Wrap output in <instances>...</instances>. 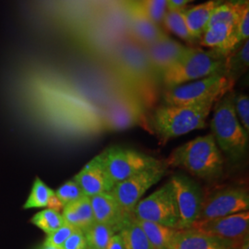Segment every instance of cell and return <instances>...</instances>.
Listing matches in <instances>:
<instances>
[{"label":"cell","instance_id":"1","mask_svg":"<svg viewBox=\"0 0 249 249\" xmlns=\"http://www.w3.org/2000/svg\"><path fill=\"white\" fill-rule=\"evenodd\" d=\"M165 163L167 166L187 170L196 178L213 179L223 173V157L213 135L209 134L177 148Z\"/></svg>","mask_w":249,"mask_h":249},{"label":"cell","instance_id":"2","mask_svg":"<svg viewBox=\"0 0 249 249\" xmlns=\"http://www.w3.org/2000/svg\"><path fill=\"white\" fill-rule=\"evenodd\" d=\"M234 93L227 92L213 106L211 128L220 151L229 159L239 160L249 148V134L245 131L235 114Z\"/></svg>","mask_w":249,"mask_h":249},{"label":"cell","instance_id":"3","mask_svg":"<svg viewBox=\"0 0 249 249\" xmlns=\"http://www.w3.org/2000/svg\"><path fill=\"white\" fill-rule=\"evenodd\" d=\"M226 56L215 49L191 45L178 62L160 74L166 88L200 80L216 74L225 75Z\"/></svg>","mask_w":249,"mask_h":249},{"label":"cell","instance_id":"4","mask_svg":"<svg viewBox=\"0 0 249 249\" xmlns=\"http://www.w3.org/2000/svg\"><path fill=\"white\" fill-rule=\"evenodd\" d=\"M214 105V102H207L192 106H160L152 114V125L161 140L167 142L204 128Z\"/></svg>","mask_w":249,"mask_h":249},{"label":"cell","instance_id":"5","mask_svg":"<svg viewBox=\"0 0 249 249\" xmlns=\"http://www.w3.org/2000/svg\"><path fill=\"white\" fill-rule=\"evenodd\" d=\"M234 84L235 82L224 74H216L166 88L163 93L164 105L192 106L207 102L216 103L231 91Z\"/></svg>","mask_w":249,"mask_h":249},{"label":"cell","instance_id":"6","mask_svg":"<svg viewBox=\"0 0 249 249\" xmlns=\"http://www.w3.org/2000/svg\"><path fill=\"white\" fill-rule=\"evenodd\" d=\"M132 216L137 221L159 223L178 230L179 214L173 184L169 181L150 196L142 198Z\"/></svg>","mask_w":249,"mask_h":249},{"label":"cell","instance_id":"7","mask_svg":"<svg viewBox=\"0 0 249 249\" xmlns=\"http://www.w3.org/2000/svg\"><path fill=\"white\" fill-rule=\"evenodd\" d=\"M100 155L114 185L160 161L142 152L117 146L105 150Z\"/></svg>","mask_w":249,"mask_h":249},{"label":"cell","instance_id":"8","mask_svg":"<svg viewBox=\"0 0 249 249\" xmlns=\"http://www.w3.org/2000/svg\"><path fill=\"white\" fill-rule=\"evenodd\" d=\"M167 164L160 160L156 165L142 171L131 178L117 183L111 194L125 213L132 216L136 205L152 186L157 184L165 175Z\"/></svg>","mask_w":249,"mask_h":249},{"label":"cell","instance_id":"9","mask_svg":"<svg viewBox=\"0 0 249 249\" xmlns=\"http://www.w3.org/2000/svg\"><path fill=\"white\" fill-rule=\"evenodd\" d=\"M249 194L243 187H225L204 195L197 221L211 220L247 212Z\"/></svg>","mask_w":249,"mask_h":249},{"label":"cell","instance_id":"10","mask_svg":"<svg viewBox=\"0 0 249 249\" xmlns=\"http://www.w3.org/2000/svg\"><path fill=\"white\" fill-rule=\"evenodd\" d=\"M190 229L240 247L249 238V211L211 220L196 221Z\"/></svg>","mask_w":249,"mask_h":249},{"label":"cell","instance_id":"11","mask_svg":"<svg viewBox=\"0 0 249 249\" xmlns=\"http://www.w3.org/2000/svg\"><path fill=\"white\" fill-rule=\"evenodd\" d=\"M176 193L179 223L178 230L190 229L197 221L204 194L202 189L192 179L177 175L171 178Z\"/></svg>","mask_w":249,"mask_h":249},{"label":"cell","instance_id":"12","mask_svg":"<svg viewBox=\"0 0 249 249\" xmlns=\"http://www.w3.org/2000/svg\"><path fill=\"white\" fill-rule=\"evenodd\" d=\"M126 7L130 39L135 43L146 47L169 37L162 27L151 21L143 13L138 2L126 1Z\"/></svg>","mask_w":249,"mask_h":249},{"label":"cell","instance_id":"13","mask_svg":"<svg viewBox=\"0 0 249 249\" xmlns=\"http://www.w3.org/2000/svg\"><path fill=\"white\" fill-rule=\"evenodd\" d=\"M73 179L78 183L84 195L89 197L102 193H109L115 187L107 174L100 154L86 163Z\"/></svg>","mask_w":249,"mask_h":249},{"label":"cell","instance_id":"14","mask_svg":"<svg viewBox=\"0 0 249 249\" xmlns=\"http://www.w3.org/2000/svg\"><path fill=\"white\" fill-rule=\"evenodd\" d=\"M191 45H184L167 37L144 47L150 65L155 73L161 74L187 53Z\"/></svg>","mask_w":249,"mask_h":249},{"label":"cell","instance_id":"15","mask_svg":"<svg viewBox=\"0 0 249 249\" xmlns=\"http://www.w3.org/2000/svg\"><path fill=\"white\" fill-rule=\"evenodd\" d=\"M89 200L95 222L107 224L116 232H119L132 217L121 209L111 192L90 196Z\"/></svg>","mask_w":249,"mask_h":249},{"label":"cell","instance_id":"16","mask_svg":"<svg viewBox=\"0 0 249 249\" xmlns=\"http://www.w3.org/2000/svg\"><path fill=\"white\" fill-rule=\"evenodd\" d=\"M240 247L200 231L187 229L178 230L170 249H238Z\"/></svg>","mask_w":249,"mask_h":249},{"label":"cell","instance_id":"17","mask_svg":"<svg viewBox=\"0 0 249 249\" xmlns=\"http://www.w3.org/2000/svg\"><path fill=\"white\" fill-rule=\"evenodd\" d=\"M225 0H208L196 6L186 7L183 9L187 27L192 36L198 41L204 33L210 19L217 9Z\"/></svg>","mask_w":249,"mask_h":249},{"label":"cell","instance_id":"18","mask_svg":"<svg viewBox=\"0 0 249 249\" xmlns=\"http://www.w3.org/2000/svg\"><path fill=\"white\" fill-rule=\"evenodd\" d=\"M61 214L65 223L82 231L95 223L89 196H82L77 201L65 206Z\"/></svg>","mask_w":249,"mask_h":249},{"label":"cell","instance_id":"19","mask_svg":"<svg viewBox=\"0 0 249 249\" xmlns=\"http://www.w3.org/2000/svg\"><path fill=\"white\" fill-rule=\"evenodd\" d=\"M235 25L215 23L207 27L198 41V45L209 49H215L228 56V47Z\"/></svg>","mask_w":249,"mask_h":249},{"label":"cell","instance_id":"20","mask_svg":"<svg viewBox=\"0 0 249 249\" xmlns=\"http://www.w3.org/2000/svg\"><path fill=\"white\" fill-rule=\"evenodd\" d=\"M142 116L140 107L132 100H122L109 112V127L124 129L136 124Z\"/></svg>","mask_w":249,"mask_h":249},{"label":"cell","instance_id":"21","mask_svg":"<svg viewBox=\"0 0 249 249\" xmlns=\"http://www.w3.org/2000/svg\"><path fill=\"white\" fill-rule=\"evenodd\" d=\"M248 10H249V0H225L214 10L207 27L215 23L236 25L243 14Z\"/></svg>","mask_w":249,"mask_h":249},{"label":"cell","instance_id":"22","mask_svg":"<svg viewBox=\"0 0 249 249\" xmlns=\"http://www.w3.org/2000/svg\"><path fill=\"white\" fill-rule=\"evenodd\" d=\"M161 25L167 33L169 32L178 36L184 42L188 43V45L197 44V41L192 36L187 27L183 9H167Z\"/></svg>","mask_w":249,"mask_h":249},{"label":"cell","instance_id":"23","mask_svg":"<svg viewBox=\"0 0 249 249\" xmlns=\"http://www.w3.org/2000/svg\"><path fill=\"white\" fill-rule=\"evenodd\" d=\"M137 221V220H136ZM146 233L151 246L154 249H170L173 238L178 231L177 229L170 228L159 223L137 221Z\"/></svg>","mask_w":249,"mask_h":249},{"label":"cell","instance_id":"24","mask_svg":"<svg viewBox=\"0 0 249 249\" xmlns=\"http://www.w3.org/2000/svg\"><path fill=\"white\" fill-rule=\"evenodd\" d=\"M249 66V41L247 40L226 57L225 76L235 82L248 71Z\"/></svg>","mask_w":249,"mask_h":249},{"label":"cell","instance_id":"25","mask_svg":"<svg viewBox=\"0 0 249 249\" xmlns=\"http://www.w3.org/2000/svg\"><path fill=\"white\" fill-rule=\"evenodd\" d=\"M118 233L122 237L125 249H154L133 216L126 222Z\"/></svg>","mask_w":249,"mask_h":249},{"label":"cell","instance_id":"26","mask_svg":"<svg viewBox=\"0 0 249 249\" xmlns=\"http://www.w3.org/2000/svg\"><path fill=\"white\" fill-rule=\"evenodd\" d=\"M116 233L117 232L112 227L95 222L84 231L88 249H107L109 242Z\"/></svg>","mask_w":249,"mask_h":249},{"label":"cell","instance_id":"27","mask_svg":"<svg viewBox=\"0 0 249 249\" xmlns=\"http://www.w3.org/2000/svg\"><path fill=\"white\" fill-rule=\"evenodd\" d=\"M54 195V191L48 187L39 178H36L31 193L23 205V209H39L47 208L51 197Z\"/></svg>","mask_w":249,"mask_h":249},{"label":"cell","instance_id":"28","mask_svg":"<svg viewBox=\"0 0 249 249\" xmlns=\"http://www.w3.org/2000/svg\"><path fill=\"white\" fill-rule=\"evenodd\" d=\"M31 223L47 235L60 228L65 223V221L61 213L55 212L51 209H45L42 212L37 213L31 219Z\"/></svg>","mask_w":249,"mask_h":249},{"label":"cell","instance_id":"29","mask_svg":"<svg viewBox=\"0 0 249 249\" xmlns=\"http://www.w3.org/2000/svg\"><path fill=\"white\" fill-rule=\"evenodd\" d=\"M143 13L153 21L160 25L168 9L167 0H141L138 2Z\"/></svg>","mask_w":249,"mask_h":249},{"label":"cell","instance_id":"30","mask_svg":"<svg viewBox=\"0 0 249 249\" xmlns=\"http://www.w3.org/2000/svg\"><path fill=\"white\" fill-rule=\"evenodd\" d=\"M54 194L64 207L85 196L82 189L74 179L64 183L54 191Z\"/></svg>","mask_w":249,"mask_h":249},{"label":"cell","instance_id":"31","mask_svg":"<svg viewBox=\"0 0 249 249\" xmlns=\"http://www.w3.org/2000/svg\"><path fill=\"white\" fill-rule=\"evenodd\" d=\"M249 38V10L246 11L234 27L228 47L229 54ZM228 54V55H229Z\"/></svg>","mask_w":249,"mask_h":249},{"label":"cell","instance_id":"32","mask_svg":"<svg viewBox=\"0 0 249 249\" xmlns=\"http://www.w3.org/2000/svg\"><path fill=\"white\" fill-rule=\"evenodd\" d=\"M234 110L241 125L249 135V98L246 94L234 95Z\"/></svg>","mask_w":249,"mask_h":249},{"label":"cell","instance_id":"33","mask_svg":"<svg viewBox=\"0 0 249 249\" xmlns=\"http://www.w3.org/2000/svg\"><path fill=\"white\" fill-rule=\"evenodd\" d=\"M75 230H76V228H74L71 225H70L68 223H64L60 228L47 234L45 242L53 245V246L62 248L64 243L71 236V234Z\"/></svg>","mask_w":249,"mask_h":249},{"label":"cell","instance_id":"34","mask_svg":"<svg viewBox=\"0 0 249 249\" xmlns=\"http://www.w3.org/2000/svg\"><path fill=\"white\" fill-rule=\"evenodd\" d=\"M63 249H88L84 231L76 229L62 246Z\"/></svg>","mask_w":249,"mask_h":249},{"label":"cell","instance_id":"35","mask_svg":"<svg viewBox=\"0 0 249 249\" xmlns=\"http://www.w3.org/2000/svg\"><path fill=\"white\" fill-rule=\"evenodd\" d=\"M107 249H125L121 235L117 232L109 242Z\"/></svg>","mask_w":249,"mask_h":249},{"label":"cell","instance_id":"36","mask_svg":"<svg viewBox=\"0 0 249 249\" xmlns=\"http://www.w3.org/2000/svg\"><path fill=\"white\" fill-rule=\"evenodd\" d=\"M190 3V0H167L168 9H184Z\"/></svg>","mask_w":249,"mask_h":249},{"label":"cell","instance_id":"37","mask_svg":"<svg viewBox=\"0 0 249 249\" xmlns=\"http://www.w3.org/2000/svg\"><path fill=\"white\" fill-rule=\"evenodd\" d=\"M37 249H63L62 248H59V247H56V246H53L51 244H48L44 241V243L38 248Z\"/></svg>","mask_w":249,"mask_h":249},{"label":"cell","instance_id":"38","mask_svg":"<svg viewBox=\"0 0 249 249\" xmlns=\"http://www.w3.org/2000/svg\"><path fill=\"white\" fill-rule=\"evenodd\" d=\"M238 249H249V238L245 241Z\"/></svg>","mask_w":249,"mask_h":249},{"label":"cell","instance_id":"39","mask_svg":"<svg viewBox=\"0 0 249 249\" xmlns=\"http://www.w3.org/2000/svg\"><path fill=\"white\" fill-rule=\"evenodd\" d=\"M126 1H131V2H140L141 0H126Z\"/></svg>","mask_w":249,"mask_h":249},{"label":"cell","instance_id":"40","mask_svg":"<svg viewBox=\"0 0 249 249\" xmlns=\"http://www.w3.org/2000/svg\"><path fill=\"white\" fill-rule=\"evenodd\" d=\"M192 1H194V0H190V2H192Z\"/></svg>","mask_w":249,"mask_h":249},{"label":"cell","instance_id":"41","mask_svg":"<svg viewBox=\"0 0 249 249\" xmlns=\"http://www.w3.org/2000/svg\"></svg>","mask_w":249,"mask_h":249}]
</instances>
